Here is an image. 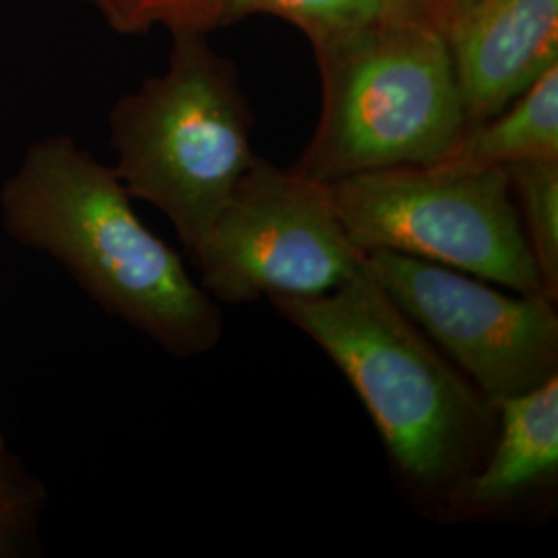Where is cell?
Masks as SVG:
<instances>
[{"label":"cell","mask_w":558,"mask_h":558,"mask_svg":"<svg viewBox=\"0 0 558 558\" xmlns=\"http://www.w3.org/2000/svg\"><path fill=\"white\" fill-rule=\"evenodd\" d=\"M114 168L66 135L34 143L0 191V221L21 246L59 260L101 308L174 359L211 352L223 313L179 253L135 214Z\"/></svg>","instance_id":"obj_1"},{"label":"cell","mask_w":558,"mask_h":558,"mask_svg":"<svg viewBox=\"0 0 558 558\" xmlns=\"http://www.w3.org/2000/svg\"><path fill=\"white\" fill-rule=\"evenodd\" d=\"M269 300L350 380L405 478L440 490L474 472L495 424L493 403L435 352L366 259L333 292Z\"/></svg>","instance_id":"obj_2"},{"label":"cell","mask_w":558,"mask_h":558,"mask_svg":"<svg viewBox=\"0 0 558 558\" xmlns=\"http://www.w3.org/2000/svg\"><path fill=\"white\" fill-rule=\"evenodd\" d=\"M319 122L294 170L333 182L398 166H430L465 114L439 17L385 7L379 17L315 48Z\"/></svg>","instance_id":"obj_3"},{"label":"cell","mask_w":558,"mask_h":558,"mask_svg":"<svg viewBox=\"0 0 558 558\" xmlns=\"http://www.w3.org/2000/svg\"><path fill=\"white\" fill-rule=\"evenodd\" d=\"M168 69L110 112L114 172L158 207L191 257L253 166V114L232 62L203 32H172Z\"/></svg>","instance_id":"obj_4"},{"label":"cell","mask_w":558,"mask_h":558,"mask_svg":"<svg viewBox=\"0 0 558 558\" xmlns=\"http://www.w3.org/2000/svg\"><path fill=\"white\" fill-rule=\"evenodd\" d=\"M327 191L364 257L393 251L518 294L546 296L507 170L398 166L333 180Z\"/></svg>","instance_id":"obj_5"},{"label":"cell","mask_w":558,"mask_h":558,"mask_svg":"<svg viewBox=\"0 0 558 558\" xmlns=\"http://www.w3.org/2000/svg\"><path fill=\"white\" fill-rule=\"evenodd\" d=\"M203 290L223 304L333 292L364 267L325 182L255 158L193 251Z\"/></svg>","instance_id":"obj_6"},{"label":"cell","mask_w":558,"mask_h":558,"mask_svg":"<svg viewBox=\"0 0 558 558\" xmlns=\"http://www.w3.org/2000/svg\"><path fill=\"white\" fill-rule=\"evenodd\" d=\"M368 271L490 403L558 375V315L546 296L505 294L439 263L375 251Z\"/></svg>","instance_id":"obj_7"},{"label":"cell","mask_w":558,"mask_h":558,"mask_svg":"<svg viewBox=\"0 0 558 558\" xmlns=\"http://www.w3.org/2000/svg\"><path fill=\"white\" fill-rule=\"evenodd\" d=\"M440 25L465 129L499 114L558 66V0H474Z\"/></svg>","instance_id":"obj_8"},{"label":"cell","mask_w":558,"mask_h":558,"mask_svg":"<svg viewBox=\"0 0 558 558\" xmlns=\"http://www.w3.org/2000/svg\"><path fill=\"white\" fill-rule=\"evenodd\" d=\"M493 408L499 440L484 468L458 486L461 505L476 511L518 500L558 470V375Z\"/></svg>","instance_id":"obj_9"},{"label":"cell","mask_w":558,"mask_h":558,"mask_svg":"<svg viewBox=\"0 0 558 558\" xmlns=\"http://www.w3.org/2000/svg\"><path fill=\"white\" fill-rule=\"evenodd\" d=\"M539 160H558V66L493 119L463 129L430 168L484 172Z\"/></svg>","instance_id":"obj_10"},{"label":"cell","mask_w":558,"mask_h":558,"mask_svg":"<svg viewBox=\"0 0 558 558\" xmlns=\"http://www.w3.org/2000/svg\"><path fill=\"white\" fill-rule=\"evenodd\" d=\"M518 197L519 220L536 260L546 299L558 300V160L519 163L507 170Z\"/></svg>","instance_id":"obj_11"},{"label":"cell","mask_w":558,"mask_h":558,"mask_svg":"<svg viewBox=\"0 0 558 558\" xmlns=\"http://www.w3.org/2000/svg\"><path fill=\"white\" fill-rule=\"evenodd\" d=\"M387 0H216L221 23L274 15L294 23L317 48L377 20Z\"/></svg>","instance_id":"obj_12"},{"label":"cell","mask_w":558,"mask_h":558,"mask_svg":"<svg viewBox=\"0 0 558 558\" xmlns=\"http://www.w3.org/2000/svg\"><path fill=\"white\" fill-rule=\"evenodd\" d=\"M106 21L122 34H141L149 27L170 32H203L218 27L216 0H92Z\"/></svg>","instance_id":"obj_13"},{"label":"cell","mask_w":558,"mask_h":558,"mask_svg":"<svg viewBox=\"0 0 558 558\" xmlns=\"http://www.w3.org/2000/svg\"><path fill=\"white\" fill-rule=\"evenodd\" d=\"M32 500V495L4 472L0 459V555L20 536L25 519L29 518Z\"/></svg>","instance_id":"obj_14"},{"label":"cell","mask_w":558,"mask_h":558,"mask_svg":"<svg viewBox=\"0 0 558 558\" xmlns=\"http://www.w3.org/2000/svg\"><path fill=\"white\" fill-rule=\"evenodd\" d=\"M391 11H398L403 15H414V17H439L435 2L433 0H387L385 4Z\"/></svg>","instance_id":"obj_15"},{"label":"cell","mask_w":558,"mask_h":558,"mask_svg":"<svg viewBox=\"0 0 558 558\" xmlns=\"http://www.w3.org/2000/svg\"><path fill=\"white\" fill-rule=\"evenodd\" d=\"M435 2V9L439 13V20L442 21L445 17H449L451 13H456L459 9L472 4L474 0H433Z\"/></svg>","instance_id":"obj_16"},{"label":"cell","mask_w":558,"mask_h":558,"mask_svg":"<svg viewBox=\"0 0 558 558\" xmlns=\"http://www.w3.org/2000/svg\"><path fill=\"white\" fill-rule=\"evenodd\" d=\"M0 459H4V442H2V437H0Z\"/></svg>","instance_id":"obj_17"}]
</instances>
